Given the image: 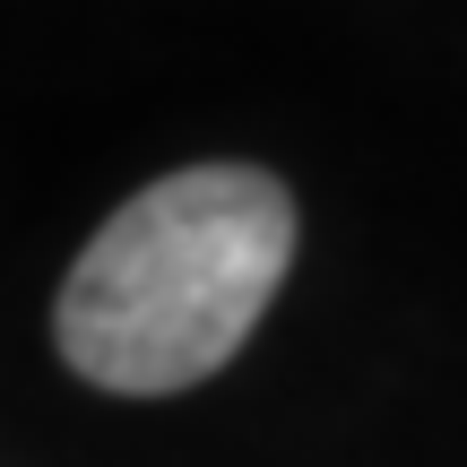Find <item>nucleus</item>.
Listing matches in <instances>:
<instances>
[{
	"label": "nucleus",
	"mask_w": 467,
	"mask_h": 467,
	"mask_svg": "<svg viewBox=\"0 0 467 467\" xmlns=\"http://www.w3.org/2000/svg\"><path fill=\"white\" fill-rule=\"evenodd\" d=\"M295 260V200L260 165H191L121 200L61 285V355L113 399H173L243 355Z\"/></svg>",
	"instance_id": "obj_1"
}]
</instances>
